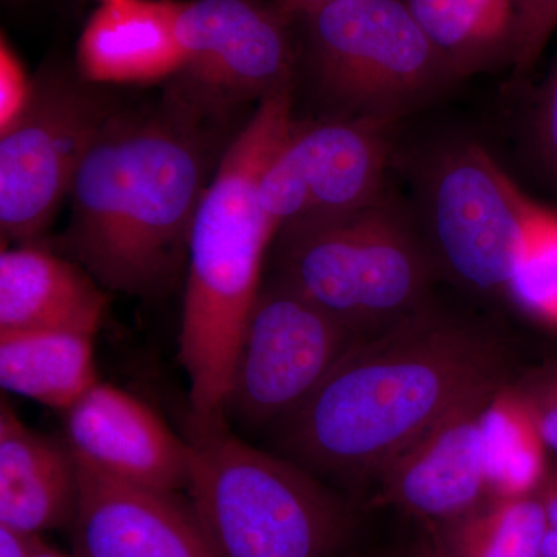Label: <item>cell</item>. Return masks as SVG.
Returning a JSON list of instances; mask_svg holds the SVG:
<instances>
[{"instance_id": "1", "label": "cell", "mask_w": 557, "mask_h": 557, "mask_svg": "<svg viewBox=\"0 0 557 557\" xmlns=\"http://www.w3.org/2000/svg\"><path fill=\"white\" fill-rule=\"evenodd\" d=\"M508 384L504 346L429 304L357 341L273 434L274 453L358 490L458 409Z\"/></svg>"}, {"instance_id": "2", "label": "cell", "mask_w": 557, "mask_h": 557, "mask_svg": "<svg viewBox=\"0 0 557 557\" xmlns=\"http://www.w3.org/2000/svg\"><path fill=\"white\" fill-rule=\"evenodd\" d=\"M205 157L186 127L113 115L81 164L67 245L102 288L149 298L188 262Z\"/></svg>"}, {"instance_id": "3", "label": "cell", "mask_w": 557, "mask_h": 557, "mask_svg": "<svg viewBox=\"0 0 557 557\" xmlns=\"http://www.w3.org/2000/svg\"><path fill=\"white\" fill-rule=\"evenodd\" d=\"M292 89L260 101L209 182L190 230L180 329V364L189 383L190 431L230 426L234 362L276 230L260 207L267 168L296 127Z\"/></svg>"}, {"instance_id": "4", "label": "cell", "mask_w": 557, "mask_h": 557, "mask_svg": "<svg viewBox=\"0 0 557 557\" xmlns=\"http://www.w3.org/2000/svg\"><path fill=\"white\" fill-rule=\"evenodd\" d=\"M186 491L215 557H347L351 500L230 426L190 431Z\"/></svg>"}, {"instance_id": "5", "label": "cell", "mask_w": 557, "mask_h": 557, "mask_svg": "<svg viewBox=\"0 0 557 557\" xmlns=\"http://www.w3.org/2000/svg\"><path fill=\"white\" fill-rule=\"evenodd\" d=\"M276 274L358 338L428 306L429 260L386 197L346 214L278 231Z\"/></svg>"}, {"instance_id": "6", "label": "cell", "mask_w": 557, "mask_h": 557, "mask_svg": "<svg viewBox=\"0 0 557 557\" xmlns=\"http://www.w3.org/2000/svg\"><path fill=\"white\" fill-rule=\"evenodd\" d=\"M421 205L446 269L467 287L504 293L557 212L531 200L478 143L432 150L418 174Z\"/></svg>"}, {"instance_id": "7", "label": "cell", "mask_w": 557, "mask_h": 557, "mask_svg": "<svg viewBox=\"0 0 557 557\" xmlns=\"http://www.w3.org/2000/svg\"><path fill=\"white\" fill-rule=\"evenodd\" d=\"M306 22L319 83L348 116L397 120L456 79L399 0H338Z\"/></svg>"}, {"instance_id": "8", "label": "cell", "mask_w": 557, "mask_h": 557, "mask_svg": "<svg viewBox=\"0 0 557 557\" xmlns=\"http://www.w3.org/2000/svg\"><path fill=\"white\" fill-rule=\"evenodd\" d=\"M359 339L338 319L274 276L262 284L242 336L226 395V421L252 434H271Z\"/></svg>"}, {"instance_id": "9", "label": "cell", "mask_w": 557, "mask_h": 557, "mask_svg": "<svg viewBox=\"0 0 557 557\" xmlns=\"http://www.w3.org/2000/svg\"><path fill=\"white\" fill-rule=\"evenodd\" d=\"M40 75L30 104L0 134L2 242L28 244L70 197L95 139L115 113L91 84Z\"/></svg>"}, {"instance_id": "10", "label": "cell", "mask_w": 557, "mask_h": 557, "mask_svg": "<svg viewBox=\"0 0 557 557\" xmlns=\"http://www.w3.org/2000/svg\"><path fill=\"white\" fill-rule=\"evenodd\" d=\"M395 121L359 115L296 124L259 186L260 207L276 233L302 220L357 211L383 197Z\"/></svg>"}, {"instance_id": "11", "label": "cell", "mask_w": 557, "mask_h": 557, "mask_svg": "<svg viewBox=\"0 0 557 557\" xmlns=\"http://www.w3.org/2000/svg\"><path fill=\"white\" fill-rule=\"evenodd\" d=\"M289 24L276 7L258 0L182 2V73L223 102L263 101L292 89Z\"/></svg>"}, {"instance_id": "12", "label": "cell", "mask_w": 557, "mask_h": 557, "mask_svg": "<svg viewBox=\"0 0 557 557\" xmlns=\"http://www.w3.org/2000/svg\"><path fill=\"white\" fill-rule=\"evenodd\" d=\"M62 416L65 443L79 467L146 490L188 487V440L134 395L98 381Z\"/></svg>"}, {"instance_id": "13", "label": "cell", "mask_w": 557, "mask_h": 557, "mask_svg": "<svg viewBox=\"0 0 557 557\" xmlns=\"http://www.w3.org/2000/svg\"><path fill=\"white\" fill-rule=\"evenodd\" d=\"M78 463V461H76ZM75 557H215L189 500L79 467Z\"/></svg>"}, {"instance_id": "14", "label": "cell", "mask_w": 557, "mask_h": 557, "mask_svg": "<svg viewBox=\"0 0 557 557\" xmlns=\"http://www.w3.org/2000/svg\"><path fill=\"white\" fill-rule=\"evenodd\" d=\"M494 397L450 413L395 458L376 479L381 500L445 525L478 509L487 494L479 420Z\"/></svg>"}, {"instance_id": "15", "label": "cell", "mask_w": 557, "mask_h": 557, "mask_svg": "<svg viewBox=\"0 0 557 557\" xmlns=\"http://www.w3.org/2000/svg\"><path fill=\"white\" fill-rule=\"evenodd\" d=\"M108 296L78 262L22 244L0 255V333L73 332L95 336Z\"/></svg>"}, {"instance_id": "16", "label": "cell", "mask_w": 557, "mask_h": 557, "mask_svg": "<svg viewBox=\"0 0 557 557\" xmlns=\"http://www.w3.org/2000/svg\"><path fill=\"white\" fill-rule=\"evenodd\" d=\"M177 0H120L91 14L76 47L79 78L91 86L152 84L182 73Z\"/></svg>"}, {"instance_id": "17", "label": "cell", "mask_w": 557, "mask_h": 557, "mask_svg": "<svg viewBox=\"0 0 557 557\" xmlns=\"http://www.w3.org/2000/svg\"><path fill=\"white\" fill-rule=\"evenodd\" d=\"M79 468L67 443L33 431L0 405V523L44 534L72 528Z\"/></svg>"}, {"instance_id": "18", "label": "cell", "mask_w": 557, "mask_h": 557, "mask_svg": "<svg viewBox=\"0 0 557 557\" xmlns=\"http://www.w3.org/2000/svg\"><path fill=\"white\" fill-rule=\"evenodd\" d=\"M94 338L73 332L0 333L3 391L67 412L98 383Z\"/></svg>"}, {"instance_id": "19", "label": "cell", "mask_w": 557, "mask_h": 557, "mask_svg": "<svg viewBox=\"0 0 557 557\" xmlns=\"http://www.w3.org/2000/svg\"><path fill=\"white\" fill-rule=\"evenodd\" d=\"M486 491L494 498L534 496L547 478L544 440L519 391L504 387L479 420Z\"/></svg>"}, {"instance_id": "20", "label": "cell", "mask_w": 557, "mask_h": 557, "mask_svg": "<svg viewBox=\"0 0 557 557\" xmlns=\"http://www.w3.org/2000/svg\"><path fill=\"white\" fill-rule=\"evenodd\" d=\"M545 531L536 496L494 498L486 508L446 523L440 537L460 557H542Z\"/></svg>"}, {"instance_id": "21", "label": "cell", "mask_w": 557, "mask_h": 557, "mask_svg": "<svg viewBox=\"0 0 557 557\" xmlns=\"http://www.w3.org/2000/svg\"><path fill=\"white\" fill-rule=\"evenodd\" d=\"M438 51L454 78L511 60V44L468 0H399Z\"/></svg>"}, {"instance_id": "22", "label": "cell", "mask_w": 557, "mask_h": 557, "mask_svg": "<svg viewBox=\"0 0 557 557\" xmlns=\"http://www.w3.org/2000/svg\"><path fill=\"white\" fill-rule=\"evenodd\" d=\"M557 28V0H518L511 64L515 78L530 75Z\"/></svg>"}, {"instance_id": "23", "label": "cell", "mask_w": 557, "mask_h": 557, "mask_svg": "<svg viewBox=\"0 0 557 557\" xmlns=\"http://www.w3.org/2000/svg\"><path fill=\"white\" fill-rule=\"evenodd\" d=\"M35 79L5 33L0 36V134L10 129L30 104Z\"/></svg>"}, {"instance_id": "24", "label": "cell", "mask_w": 557, "mask_h": 557, "mask_svg": "<svg viewBox=\"0 0 557 557\" xmlns=\"http://www.w3.org/2000/svg\"><path fill=\"white\" fill-rule=\"evenodd\" d=\"M533 131L542 164L557 185V54L537 97Z\"/></svg>"}, {"instance_id": "25", "label": "cell", "mask_w": 557, "mask_h": 557, "mask_svg": "<svg viewBox=\"0 0 557 557\" xmlns=\"http://www.w3.org/2000/svg\"><path fill=\"white\" fill-rule=\"evenodd\" d=\"M472 9L483 17L505 39L511 44L515 39L516 10L518 0H468ZM511 61V60H509Z\"/></svg>"}, {"instance_id": "26", "label": "cell", "mask_w": 557, "mask_h": 557, "mask_svg": "<svg viewBox=\"0 0 557 557\" xmlns=\"http://www.w3.org/2000/svg\"><path fill=\"white\" fill-rule=\"evenodd\" d=\"M46 545L42 534L0 523V557H36Z\"/></svg>"}, {"instance_id": "27", "label": "cell", "mask_w": 557, "mask_h": 557, "mask_svg": "<svg viewBox=\"0 0 557 557\" xmlns=\"http://www.w3.org/2000/svg\"><path fill=\"white\" fill-rule=\"evenodd\" d=\"M335 2H338V0H276L274 7L285 20L293 22L296 20L306 21L311 14Z\"/></svg>"}, {"instance_id": "28", "label": "cell", "mask_w": 557, "mask_h": 557, "mask_svg": "<svg viewBox=\"0 0 557 557\" xmlns=\"http://www.w3.org/2000/svg\"><path fill=\"white\" fill-rule=\"evenodd\" d=\"M534 496L539 498L544 508L547 528L557 530V471L547 472V478L542 482Z\"/></svg>"}, {"instance_id": "29", "label": "cell", "mask_w": 557, "mask_h": 557, "mask_svg": "<svg viewBox=\"0 0 557 557\" xmlns=\"http://www.w3.org/2000/svg\"><path fill=\"white\" fill-rule=\"evenodd\" d=\"M412 557H460L440 536L421 542Z\"/></svg>"}, {"instance_id": "30", "label": "cell", "mask_w": 557, "mask_h": 557, "mask_svg": "<svg viewBox=\"0 0 557 557\" xmlns=\"http://www.w3.org/2000/svg\"><path fill=\"white\" fill-rule=\"evenodd\" d=\"M522 392L533 395V397L548 399V401L557 405V372L544 376V379L536 381L533 386L527 387Z\"/></svg>"}, {"instance_id": "31", "label": "cell", "mask_w": 557, "mask_h": 557, "mask_svg": "<svg viewBox=\"0 0 557 557\" xmlns=\"http://www.w3.org/2000/svg\"><path fill=\"white\" fill-rule=\"evenodd\" d=\"M542 557H557V530L547 528L542 541Z\"/></svg>"}, {"instance_id": "32", "label": "cell", "mask_w": 557, "mask_h": 557, "mask_svg": "<svg viewBox=\"0 0 557 557\" xmlns=\"http://www.w3.org/2000/svg\"><path fill=\"white\" fill-rule=\"evenodd\" d=\"M36 557H75L72 555H67V553L60 552V549L50 547L49 544L46 545L42 549H40L39 555Z\"/></svg>"}, {"instance_id": "33", "label": "cell", "mask_w": 557, "mask_h": 557, "mask_svg": "<svg viewBox=\"0 0 557 557\" xmlns=\"http://www.w3.org/2000/svg\"><path fill=\"white\" fill-rule=\"evenodd\" d=\"M347 557H403V556L395 555V553H376V555L358 556V555H354V553H350V555H348Z\"/></svg>"}, {"instance_id": "34", "label": "cell", "mask_w": 557, "mask_h": 557, "mask_svg": "<svg viewBox=\"0 0 557 557\" xmlns=\"http://www.w3.org/2000/svg\"><path fill=\"white\" fill-rule=\"evenodd\" d=\"M101 3L120 2V0H100Z\"/></svg>"}]
</instances>
